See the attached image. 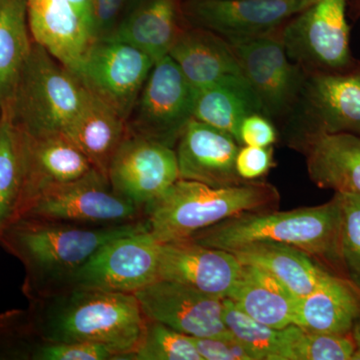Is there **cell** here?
Instances as JSON below:
<instances>
[{"mask_svg": "<svg viewBox=\"0 0 360 360\" xmlns=\"http://www.w3.org/2000/svg\"><path fill=\"white\" fill-rule=\"evenodd\" d=\"M352 335L354 336L355 343H356V359H360V316L359 321H357L356 323L354 324V328L352 329Z\"/></svg>", "mask_w": 360, "mask_h": 360, "instance_id": "60d3db41", "label": "cell"}, {"mask_svg": "<svg viewBox=\"0 0 360 360\" xmlns=\"http://www.w3.org/2000/svg\"><path fill=\"white\" fill-rule=\"evenodd\" d=\"M20 217L103 226L139 221L146 219V212L116 193L108 177L94 169L45 191Z\"/></svg>", "mask_w": 360, "mask_h": 360, "instance_id": "9c48e42d", "label": "cell"}, {"mask_svg": "<svg viewBox=\"0 0 360 360\" xmlns=\"http://www.w3.org/2000/svg\"><path fill=\"white\" fill-rule=\"evenodd\" d=\"M146 319L193 338L231 333L224 319V300L175 281L158 279L135 293Z\"/></svg>", "mask_w": 360, "mask_h": 360, "instance_id": "9a60e30c", "label": "cell"}, {"mask_svg": "<svg viewBox=\"0 0 360 360\" xmlns=\"http://www.w3.org/2000/svg\"><path fill=\"white\" fill-rule=\"evenodd\" d=\"M134 360H202L191 336L146 319L141 345Z\"/></svg>", "mask_w": 360, "mask_h": 360, "instance_id": "4dcf8cb0", "label": "cell"}, {"mask_svg": "<svg viewBox=\"0 0 360 360\" xmlns=\"http://www.w3.org/2000/svg\"><path fill=\"white\" fill-rule=\"evenodd\" d=\"M179 0H137L111 37L148 54L155 63L168 56L184 32Z\"/></svg>", "mask_w": 360, "mask_h": 360, "instance_id": "cb8c5ba5", "label": "cell"}, {"mask_svg": "<svg viewBox=\"0 0 360 360\" xmlns=\"http://www.w3.org/2000/svg\"><path fill=\"white\" fill-rule=\"evenodd\" d=\"M73 6L77 8L78 13L86 21L92 30L91 8H90V0H70Z\"/></svg>", "mask_w": 360, "mask_h": 360, "instance_id": "ab89813d", "label": "cell"}, {"mask_svg": "<svg viewBox=\"0 0 360 360\" xmlns=\"http://www.w3.org/2000/svg\"><path fill=\"white\" fill-rule=\"evenodd\" d=\"M243 264L231 251L201 245L191 238L161 243L158 279L229 298Z\"/></svg>", "mask_w": 360, "mask_h": 360, "instance_id": "2e32d148", "label": "cell"}, {"mask_svg": "<svg viewBox=\"0 0 360 360\" xmlns=\"http://www.w3.org/2000/svg\"><path fill=\"white\" fill-rule=\"evenodd\" d=\"M342 210L340 196L314 207L290 212H250L196 232L191 240L231 251L257 243H276L302 251L345 276L340 253Z\"/></svg>", "mask_w": 360, "mask_h": 360, "instance_id": "3957f363", "label": "cell"}, {"mask_svg": "<svg viewBox=\"0 0 360 360\" xmlns=\"http://www.w3.org/2000/svg\"><path fill=\"white\" fill-rule=\"evenodd\" d=\"M276 139V127L264 113L248 115L239 125L238 142L241 146L269 148Z\"/></svg>", "mask_w": 360, "mask_h": 360, "instance_id": "74e56055", "label": "cell"}, {"mask_svg": "<svg viewBox=\"0 0 360 360\" xmlns=\"http://www.w3.org/2000/svg\"><path fill=\"white\" fill-rule=\"evenodd\" d=\"M295 142L305 156L314 184L360 198V136L307 134L296 137Z\"/></svg>", "mask_w": 360, "mask_h": 360, "instance_id": "ffe728a7", "label": "cell"}, {"mask_svg": "<svg viewBox=\"0 0 360 360\" xmlns=\"http://www.w3.org/2000/svg\"><path fill=\"white\" fill-rule=\"evenodd\" d=\"M40 341L28 310L0 314V359L32 360Z\"/></svg>", "mask_w": 360, "mask_h": 360, "instance_id": "d6a6232c", "label": "cell"}, {"mask_svg": "<svg viewBox=\"0 0 360 360\" xmlns=\"http://www.w3.org/2000/svg\"><path fill=\"white\" fill-rule=\"evenodd\" d=\"M274 165V149L243 146L236 158V169L245 181H255L269 172Z\"/></svg>", "mask_w": 360, "mask_h": 360, "instance_id": "8d00e7d4", "label": "cell"}, {"mask_svg": "<svg viewBox=\"0 0 360 360\" xmlns=\"http://www.w3.org/2000/svg\"><path fill=\"white\" fill-rule=\"evenodd\" d=\"M357 347L352 335L312 333L300 326L293 340L295 360H354Z\"/></svg>", "mask_w": 360, "mask_h": 360, "instance_id": "1f68e13d", "label": "cell"}, {"mask_svg": "<svg viewBox=\"0 0 360 360\" xmlns=\"http://www.w3.org/2000/svg\"><path fill=\"white\" fill-rule=\"evenodd\" d=\"M239 148L231 134L193 118L180 135L175 148L179 179L217 187L245 182L236 169Z\"/></svg>", "mask_w": 360, "mask_h": 360, "instance_id": "ac0fdd59", "label": "cell"}, {"mask_svg": "<svg viewBox=\"0 0 360 360\" xmlns=\"http://www.w3.org/2000/svg\"><path fill=\"white\" fill-rule=\"evenodd\" d=\"M108 179L116 193L146 212L179 179L175 149L129 130L111 161Z\"/></svg>", "mask_w": 360, "mask_h": 360, "instance_id": "4fadbf2b", "label": "cell"}, {"mask_svg": "<svg viewBox=\"0 0 360 360\" xmlns=\"http://www.w3.org/2000/svg\"><path fill=\"white\" fill-rule=\"evenodd\" d=\"M65 134L92 167L108 177L111 161L129 134V125L117 111L86 90L84 104Z\"/></svg>", "mask_w": 360, "mask_h": 360, "instance_id": "603a6c76", "label": "cell"}, {"mask_svg": "<svg viewBox=\"0 0 360 360\" xmlns=\"http://www.w3.org/2000/svg\"><path fill=\"white\" fill-rule=\"evenodd\" d=\"M30 302L33 328L42 340L96 343L118 360L134 359L146 323L135 295L70 288Z\"/></svg>", "mask_w": 360, "mask_h": 360, "instance_id": "7a4b0ae2", "label": "cell"}, {"mask_svg": "<svg viewBox=\"0 0 360 360\" xmlns=\"http://www.w3.org/2000/svg\"><path fill=\"white\" fill-rule=\"evenodd\" d=\"M198 89L169 56L156 61L127 125L129 132L174 148L193 120Z\"/></svg>", "mask_w": 360, "mask_h": 360, "instance_id": "52a82bcc", "label": "cell"}, {"mask_svg": "<svg viewBox=\"0 0 360 360\" xmlns=\"http://www.w3.org/2000/svg\"><path fill=\"white\" fill-rule=\"evenodd\" d=\"M225 326L240 341L255 360H295L293 340L296 326L277 329L251 319L224 298Z\"/></svg>", "mask_w": 360, "mask_h": 360, "instance_id": "f546056e", "label": "cell"}, {"mask_svg": "<svg viewBox=\"0 0 360 360\" xmlns=\"http://www.w3.org/2000/svg\"><path fill=\"white\" fill-rule=\"evenodd\" d=\"M281 30L227 40L238 59L243 77L257 92L264 115L270 120L290 117L307 77L303 68L288 56Z\"/></svg>", "mask_w": 360, "mask_h": 360, "instance_id": "30bf717a", "label": "cell"}, {"mask_svg": "<svg viewBox=\"0 0 360 360\" xmlns=\"http://www.w3.org/2000/svg\"><path fill=\"white\" fill-rule=\"evenodd\" d=\"M25 165V135L6 106L0 112V239L20 215Z\"/></svg>", "mask_w": 360, "mask_h": 360, "instance_id": "f1b7e54d", "label": "cell"}, {"mask_svg": "<svg viewBox=\"0 0 360 360\" xmlns=\"http://www.w3.org/2000/svg\"><path fill=\"white\" fill-rule=\"evenodd\" d=\"M85 96L86 89L77 75L33 41L6 106L16 127L26 135L65 134Z\"/></svg>", "mask_w": 360, "mask_h": 360, "instance_id": "5b68a950", "label": "cell"}, {"mask_svg": "<svg viewBox=\"0 0 360 360\" xmlns=\"http://www.w3.org/2000/svg\"><path fill=\"white\" fill-rule=\"evenodd\" d=\"M241 264L264 270L295 297L309 295L330 272L290 246L257 243L231 250Z\"/></svg>", "mask_w": 360, "mask_h": 360, "instance_id": "484cf974", "label": "cell"}, {"mask_svg": "<svg viewBox=\"0 0 360 360\" xmlns=\"http://www.w3.org/2000/svg\"><path fill=\"white\" fill-rule=\"evenodd\" d=\"M124 0H90L92 32L96 39H106L120 25Z\"/></svg>", "mask_w": 360, "mask_h": 360, "instance_id": "f35d334b", "label": "cell"}, {"mask_svg": "<svg viewBox=\"0 0 360 360\" xmlns=\"http://www.w3.org/2000/svg\"><path fill=\"white\" fill-rule=\"evenodd\" d=\"M32 360H118L117 355L104 345L89 342L40 341Z\"/></svg>", "mask_w": 360, "mask_h": 360, "instance_id": "e575fe53", "label": "cell"}, {"mask_svg": "<svg viewBox=\"0 0 360 360\" xmlns=\"http://www.w3.org/2000/svg\"><path fill=\"white\" fill-rule=\"evenodd\" d=\"M229 300L251 319L270 328L295 326L298 298L258 267L243 264Z\"/></svg>", "mask_w": 360, "mask_h": 360, "instance_id": "d4e9b609", "label": "cell"}, {"mask_svg": "<svg viewBox=\"0 0 360 360\" xmlns=\"http://www.w3.org/2000/svg\"><path fill=\"white\" fill-rule=\"evenodd\" d=\"M168 56L196 89L227 75H243L231 44L217 33L198 26L184 28Z\"/></svg>", "mask_w": 360, "mask_h": 360, "instance_id": "7402d4cb", "label": "cell"}, {"mask_svg": "<svg viewBox=\"0 0 360 360\" xmlns=\"http://www.w3.org/2000/svg\"><path fill=\"white\" fill-rule=\"evenodd\" d=\"M360 316V290L347 277L329 274L298 298L295 326L312 333L352 335Z\"/></svg>", "mask_w": 360, "mask_h": 360, "instance_id": "44dd1931", "label": "cell"}, {"mask_svg": "<svg viewBox=\"0 0 360 360\" xmlns=\"http://www.w3.org/2000/svg\"><path fill=\"white\" fill-rule=\"evenodd\" d=\"M279 200L276 187L266 182L217 187L179 179L146 208V224L160 243L184 240L231 217L272 210Z\"/></svg>", "mask_w": 360, "mask_h": 360, "instance_id": "277c9868", "label": "cell"}, {"mask_svg": "<svg viewBox=\"0 0 360 360\" xmlns=\"http://www.w3.org/2000/svg\"><path fill=\"white\" fill-rule=\"evenodd\" d=\"M23 135L25 184L18 219L45 191L82 179L96 169L65 134Z\"/></svg>", "mask_w": 360, "mask_h": 360, "instance_id": "e0dca14e", "label": "cell"}, {"mask_svg": "<svg viewBox=\"0 0 360 360\" xmlns=\"http://www.w3.org/2000/svg\"><path fill=\"white\" fill-rule=\"evenodd\" d=\"M257 112L264 113L262 103L248 80L243 75H227L198 89L193 118L231 134L238 142L241 122Z\"/></svg>", "mask_w": 360, "mask_h": 360, "instance_id": "4316f807", "label": "cell"}, {"mask_svg": "<svg viewBox=\"0 0 360 360\" xmlns=\"http://www.w3.org/2000/svg\"><path fill=\"white\" fill-rule=\"evenodd\" d=\"M342 210L340 253L345 276L360 290V198L336 193Z\"/></svg>", "mask_w": 360, "mask_h": 360, "instance_id": "836d02e7", "label": "cell"}, {"mask_svg": "<svg viewBox=\"0 0 360 360\" xmlns=\"http://www.w3.org/2000/svg\"><path fill=\"white\" fill-rule=\"evenodd\" d=\"M160 246L148 229L112 239L78 270L71 288L135 295L158 281Z\"/></svg>", "mask_w": 360, "mask_h": 360, "instance_id": "7c38bea8", "label": "cell"}, {"mask_svg": "<svg viewBox=\"0 0 360 360\" xmlns=\"http://www.w3.org/2000/svg\"><path fill=\"white\" fill-rule=\"evenodd\" d=\"M348 0H314L281 30L286 52L305 72L341 71L356 65L349 45Z\"/></svg>", "mask_w": 360, "mask_h": 360, "instance_id": "8992f818", "label": "cell"}, {"mask_svg": "<svg viewBox=\"0 0 360 360\" xmlns=\"http://www.w3.org/2000/svg\"><path fill=\"white\" fill-rule=\"evenodd\" d=\"M314 0H188L186 20L226 40L248 39L281 30Z\"/></svg>", "mask_w": 360, "mask_h": 360, "instance_id": "5bb4252c", "label": "cell"}, {"mask_svg": "<svg viewBox=\"0 0 360 360\" xmlns=\"http://www.w3.org/2000/svg\"><path fill=\"white\" fill-rule=\"evenodd\" d=\"M155 63L136 47L110 37L94 40L75 75L127 122Z\"/></svg>", "mask_w": 360, "mask_h": 360, "instance_id": "8fae6325", "label": "cell"}, {"mask_svg": "<svg viewBox=\"0 0 360 360\" xmlns=\"http://www.w3.org/2000/svg\"><path fill=\"white\" fill-rule=\"evenodd\" d=\"M191 338L202 360H255L231 333L213 338Z\"/></svg>", "mask_w": 360, "mask_h": 360, "instance_id": "d590c367", "label": "cell"}, {"mask_svg": "<svg viewBox=\"0 0 360 360\" xmlns=\"http://www.w3.org/2000/svg\"><path fill=\"white\" fill-rule=\"evenodd\" d=\"M32 44L26 0H0V112L13 97Z\"/></svg>", "mask_w": 360, "mask_h": 360, "instance_id": "83f0119b", "label": "cell"}, {"mask_svg": "<svg viewBox=\"0 0 360 360\" xmlns=\"http://www.w3.org/2000/svg\"><path fill=\"white\" fill-rule=\"evenodd\" d=\"M32 40L73 73L96 37L70 0H26Z\"/></svg>", "mask_w": 360, "mask_h": 360, "instance_id": "d6986e66", "label": "cell"}, {"mask_svg": "<svg viewBox=\"0 0 360 360\" xmlns=\"http://www.w3.org/2000/svg\"><path fill=\"white\" fill-rule=\"evenodd\" d=\"M146 229V219L96 226L20 217L7 227L0 245L25 266L22 290L33 300L68 290L78 270L99 248Z\"/></svg>", "mask_w": 360, "mask_h": 360, "instance_id": "6da1fadb", "label": "cell"}, {"mask_svg": "<svg viewBox=\"0 0 360 360\" xmlns=\"http://www.w3.org/2000/svg\"><path fill=\"white\" fill-rule=\"evenodd\" d=\"M288 118L297 130L295 139L307 134L360 136V63L347 70L307 72Z\"/></svg>", "mask_w": 360, "mask_h": 360, "instance_id": "ba28073f", "label": "cell"}]
</instances>
